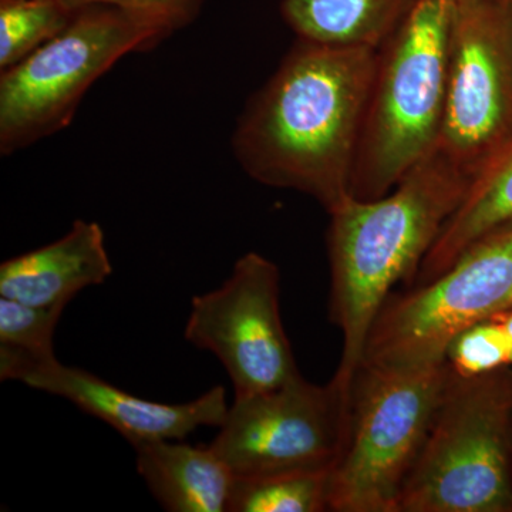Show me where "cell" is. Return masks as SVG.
Here are the masks:
<instances>
[{
	"instance_id": "obj_1",
	"label": "cell",
	"mask_w": 512,
	"mask_h": 512,
	"mask_svg": "<svg viewBox=\"0 0 512 512\" xmlns=\"http://www.w3.org/2000/svg\"><path fill=\"white\" fill-rule=\"evenodd\" d=\"M376 60L375 49L298 37L239 116L232 151L242 170L328 214L348 201Z\"/></svg>"
},
{
	"instance_id": "obj_2",
	"label": "cell",
	"mask_w": 512,
	"mask_h": 512,
	"mask_svg": "<svg viewBox=\"0 0 512 512\" xmlns=\"http://www.w3.org/2000/svg\"><path fill=\"white\" fill-rule=\"evenodd\" d=\"M473 178L434 150L389 194L350 197L330 212V319L343 336L335 379L352 389L367 338L400 282L413 284L441 229L466 198Z\"/></svg>"
},
{
	"instance_id": "obj_3",
	"label": "cell",
	"mask_w": 512,
	"mask_h": 512,
	"mask_svg": "<svg viewBox=\"0 0 512 512\" xmlns=\"http://www.w3.org/2000/svg\"><path fill=\"white\" fill-rule=\"evenodd\" d=\"M454 0H419L402 28L377 49L360 134L352 197L389 194L436 150L446 104Z\"/></svg>"
},
{
	"instance_id": "obj_4",
	"label": "cell",
	"mask_w": 512,
	"mask_h": 512,
	"mask_svg": "<svg viewBox=\"0 0 512 512\" xmlns=\"http://www.w3.org/2000/svg\"><path fill=\"white\" fill-rule=\"evenodd\" d=\"M154 10L92 5L59 35L0 73V153L10 156L69 126L103 74L124 56L154 49L178 29Z\"/></svg>"
},
{
	"instance_id": "obj_5",
	"label": "cell",
	"mask_w": 512,
	"mask_h": 512,
	"mask_svg": "<svg viewBox=\"0 0 512 512\" xmlns=\"http://www.w3.org/2000/svg\"><path fill=\"white\" fill-rule=\"evenodd\" d=\"M399 512H512V369L450 367Z\"/></svg>"
},
{
	"instance_id": "obj_6",
	"label": "cell",
	"mask_w": 512,
	"mask_h": 512,
	"mask_svg": "<svg viewBox=\"0 0 512 512\" xmlns=\"http://www.w3.org/2000/svg\"><path fill=\"white\" fill-rule=\"evenodd\" d=\"M448 373L447 359L359 366L350 389L348 441L330 471L329 511L399 512Z\"/></svg>"
},
{
	"instance_id": "obj_7",
	"label": "cell",
	"mask_w": 512,
	"mask_h": 512,
	"mask_svg": "<svg viewBox=\"0 0 512 512\" xmlns=\"http://www.w3.org/2000/svg\"><path fill=\"white\" fill-rule=\"evenodd\" d=\"M512 308V220L477 239L446 272L390 296L370 329L362 363L446 359L463 330Z\"/></svg>"
},
{
	"instance_id": "obj_8",
	"label": "cell",
	"mask_w": 512,
	"mask_h": 512,
	"mask_svg": "<svg viewBox=\"0 0 512 512\" xmlns=\"http://www.w3.org/2000/svg\"><path fill=\"white\" fill-rule=\"evenodd\" d=\"M350 390L298 376L268 392L235 397L210 447L238 478L332 471L345 451Z\"/></svg>"
},
{
	"instance_id": "obj_9",
	"label": "cell",
	"mask_w": 512,
	"mask_h": 512,
	"mask_svg": "<svg viewBox=\"0 0 512 512\" xmlns=\"http://www.w3.org/2000/svg\"><path fill=\"white\" fill-rule=\"evenodd\" d=\"M511 140L507 0L454 3L446 104L436 151L474 178Z\"/></svg>"
},
{
	"instance_id": "obj_10",
	"label": "cell",
	"mask_w": 512,
	"mask_h": 512,
	"mask_svg": "<svg viewBox=\"0 0 512 512\" xmlns=\"http://www.w3.org/2000/svg\"><path fill=\"white\" fill-rule=\"evenodd\" d=\"M184 338L220 360L235 397L301 376L282 322L281 271L258 252L242 255L220 288L192 298Z\"/></svg>"
},
{
	"instance_id": "obj_11",
	"label": "cell",
	"mask_w": 512,
	"mask_h": 512,
	"mask_svg": "<svg viewBox=\"0 0 512 512\" xmlns=\"http://www.w3.org/2000/svg\"><path fill=\"white\" fill-rule=\"evenodd\" d=\"M0 379L15 380L62 397L109 424L130 443L181 440L201 427H220L228 412L225 387L215 386L187 403L141 399L101 377L57 360H37L0 349Z\"/></svg>"
},
{
	"instance_id": "obj_12",
	"label": "cell",
	"mask_w": 512,
	"mask_h": 512,
	"mask_svg": "<svg viewBox=\"0 0 512 512\" xmlns=\"http://www.w3.org/2000/svg\"><path fill=\"white\" fill-rule=\"evenodd\" d=\"M113 274L99 222L76 220L62 238L0 265V296L36 306L69 305Z\"/></svg>"
},
{
	"instance_id": "obj_13",
	"label": "cell",
	"mask_w": 512,
	"mask_h": 512,
	"mask_svg": "<svg viewBox=\"0 0 512 512\" xmlns=\"http://www.w3.org/2000/svg\"><path fill=\"white\" fill-rule=\"evenodd\" d=\"M181 440L134 446L138 474L170 512H227L235 476L210 446Z\"/></svg>"
},
{
	"instance_id": "obj_14",
	"label": "cell",
	"mask_w": 512,
	"mask_h": 512,
	"mask_svg": "<svg viewBox=\"0 0 512 512\" xmlns=\"http://www.w3.org/2000/svg\"><path fill=\"white\" fill-rule=\"evenodd\" d=\"M512 220V140L471 181L466 198L421 262L412 288L446 272L477 239Z\"/></svg>"
},
{
	"instance_id": "obj_15",
	"label": "cell",
	"mask_w": 512,
	"mask_h": 512,
	"mask_svg": "<svg viewBox=\"0 0 512 512\" xmlns=\"http://www.w3.org/2000/svg\"><path fill=\"white\" fill-rule=\"evenodd\" d=\"M419 0H284L282 18L299 39L380 49Z\"/></svg>"
},
{
	"instance_id": "obj_16",
	"label": "cell",
	"mask_w": 512,
	"mask_h": 512,
	"mask_svg": "<svg viewBox=\"0 0 512 512\" xmlns=\"http://www.w3.org/2000/svg\"><path fill=\"white\" fill-rule=\"evenodd\" d=\"M329 471L235 477L227 512L329 511Z\"/></svg>"
},
{
	"instance_id": "obj_17",
	"label": "cell",
	"mask_w": 512,
	"mask_h": 512,
	"mask_svg": "<svg viewBox=\"0 0 512 512\" xmlns=\"http://www.w3.org/2000/svg\"><path fill=\"white\" fill-rule=\"evenodd\" d=\"M74 13L60 0H0V70L16 66L59 35Z\"/></svg>"
},
{
	"instance_id": "obj_18",
	"label": "cell",
	"mask_w": 512,
	"mask_h": 512,
	"mask_svg": "<svg viewBox=\"0 0 512 512\" xmlns=\"http://www.w3.org/2000/svg\"><path fill=\"white\" fill-rule=\"evenodd\" d=\"M66 306L28 305L0 296V349L30 359L56 357L53 340Z\"/></svg>"
},
{
	"instance_id": "obj_19",
	"label": "cell",
	"mask_w": 512,
	"mask_h": 512,
	"mask_svg": "<svg viewBox=\"0 0 512 512\" xmlns=\"http://www.w3.org/2000/svg\"><path fill=\"white\" fill-rule=\"evenodd\" d=\"M446 359L460 376H480L512 366L510 340L503 322L491 318L463 330L448 346Z\"/></svg>"
},
{
	"instance_id": "obj_20",
	"label": "cell",
	"mask_w": 512,
	"mask_h": 512,
	"mask_svg": "<svg viewBox=\"0 0 512 512\" xmlns=\"http://www.w3.org/2000/svg\"><path fill=\"white\" fill-rule=\"evenodd\" d=\"M67 8L77 10L92 5L119 6V8L154 10L173 16L183 26L190 25L200 13L205 0H60Z\"/></svg>"
},
{
	"instance_id": "obj_21",
	"label": "cell",
	"mask_w": 512,
	"mask_h": 512,
	"mask_svg": "<svg viewBox=\"0 0 512 512\" xmlns=\"http://www.w3.org/2000/svg\"><path fill=\"white\" fill-rule=\"evenodd\" d=\"M494 318H498L503 322L505 332H507L508 340H510L511 346V362H512V308L508 309L500 315L494 316Z\"/></svg>"
},
{
	"instance_id": "obj_22",
	"label": "cell",
	"mask_w": 512,
	"mask_h": 512,
	"mask_svg": "<svg viewBox=\"0 0 512 512\" xmlns=\"http://www.w3.org/2000/svg\"><path fill=\"white\" fill-rule=\"evenodd\" d=\"M507 10H508V28H510V39H511V47H512V0H507Z\"/></svg>"
},
{
	"instance_id": "obj_23",
	"label": "cell",
	"mask_w": 512,
	"mask_h": 512,
	"mask_svg": "<svg viewBox=\"0 0 512 512\" xmlns=\"http://www.w3.org/2000/svg\"><path fill=\"white\" fill-rule=\"evenodd\" d=\"M466 2V0H454V3H463Z\"/></svg>"
}]
</instances>
